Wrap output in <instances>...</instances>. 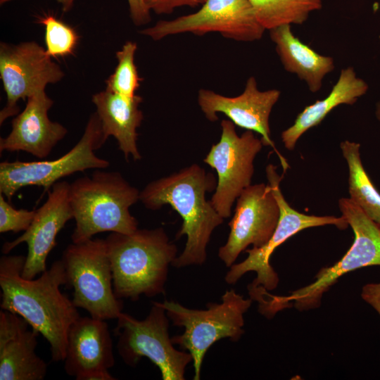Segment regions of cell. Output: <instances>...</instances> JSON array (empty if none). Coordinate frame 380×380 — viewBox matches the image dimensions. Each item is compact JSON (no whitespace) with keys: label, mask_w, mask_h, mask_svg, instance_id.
Instances as JSON below:
<instances>
[{"label":"cell","mask_w":380,"mask_h":380,"mask_svg":"<svg viewBox=\"0 0 380 380\" xmlns=\"http://www.w3.org/2000/svg\"><path fill=\"white\" fill-rule=\"evenodd\" d=\"M338 205L355 236L349 250L334 265L321 269L313 282L287 296L263 291L257 301L262 315L271 318L278 311L292 305L300 311L317 308L323 294L342 276L361 267L380 265V229L377 224L350 198H341Z\"/></svg>","instance_id":"5b68a950"},{"label":"cell","mask_w":380,"mask_h":380,"mask_svg":"<svg viewBox=\"0 0 380 380\" xmlns=\"http://www.w3.org/2000/svg\"><path fill=\"white\" fill-rule=\"evenodd\" d=\"M64 369L76 380H115L113 341L106 320L80 317L70 326Z\"/></svg>","instance_id":"e0dca14e"},{"label":"cell","mask_w":380,"mask_h":380,"mask_svg":"<svg viewBox=\"0 0 380 380\" xmlns=\"http://www.w3.org/2000/svg\"><path fill=\"white\" fill-rule=\"evenodd\" d=\"M70 183L61 181L55 183L48 192L43 205L36 210L30 227L12 241L5 242L1 248L8 254L22 243L28 248L22 276L26 279H34L46 269V259L56 246V236L68 221L73 219L69 200Z\"/></svg>","instance_id":"2e32d148"},{"label":"cell","mask_w":380,"mask_h":380,"mask_svg":"<svg viewBox=\"0 0 380 380\" xmlns=\"http://www.w3.org/2000/svg\"><path fill=\"white\" fill-rule=\"evenodd\" d=\"M376 118L380 120V102L376 105Z\"/></svg>","instance_id":"1f68e13d"},{"label":"cell","mask_w":380,"mask_h":380,"mask_svg":"<svg viewBox=\"0 0 380 380\" xmlns=\"http://www.w3.org/2000/svg\"><path fill=\"white\" fill-rule=\"evenodd\" d=\"M142 101L139 95L127 97L106 89L92 96L104 137L108 139L112 136L117 140L127 162L130 156L134 160L141 158L137 144V129L144 119L139 109Z\"/></svg>","instance_id":"ffe728a7"},{"label":"cell","mask_w":380,"mask_h":380,"mask_svg":"<svg viewBox=\"0 0 380 380\" xmlns=\"http://www.w3.org/2000/svg\"><path fill=\"white\" fill-rule=\"evenodd\" d=\"M137 49L135 42H126L122 49L116 52L118 65L106 82V89L127 97L136 95L141 82L134 63Z\"/></svg>","instance_id":"d4e9b609"},{"label":"cell","mask_w":380,"mask_h":380,"mask_svg":"<svg viewBox=\"0 0 380 380\" xmlns=\"http://www.w3.org/2000/svg\"><path fill=\"white\" fill-rule=\"evenodd\" d=\"M140 191L119 172L96 170L70 184L69 200L75 221L72 243L84 242L101 232L131 234L138 220L129 208Z\"/></svg>","instance_id":"277c9868"},{"label":"cell","mask_w":380,"mask_h":380,"mask_svg":"<svg viewBox=\"0 0 380 380\" xmlns=\"http://www.w3.org/2000/svg\"><path fill=\"white\" fill-rule=\"evenodd\" d=\"M268 184L278 202L280 216L277 226L269 241L260 248L246 249L248 257L242 262L233 264L225 275L229 284H234L248 272H255L256 278L248 286V290L262 288L272 291L277 288L279 277L271 266L270 260L274 250L291 236L310 227L334 225L345 229L348 223L343 216H316L301 213L292 208L285 200L279 184L282 177L277 172V167L269 164L266 167Z\"/></svg>","instance_id":"30bf717a"},{"label":"cell","mask_w":380,"mask_h":380,"mask_svg":"<svg viewBox=\"0 0 380 380\" xmlns=\"http://www.w3.org/2000/svg\"><path fill=\"white\" fill-rule=\"evenodd\" d=\"M152 303L143 320L124 312L117 318L115 334L118 336V354L130 367H135L144 357L148 358L158 367L163 380H184L186 367L193 362L192 356L174 347L166 311L158 302Z\"/></svg>","instance_id":"9c48e42d"},{"label":"cell","mask_w":380,"mask_h":380,"mask_svg":"<svg viewBox=\"0 0 380 380\" xmlns=\"http://www.w3.org/2000/svg\"><path fill=\"white\" fill-rule=\"evenodd\" d=\"M11 0H0V4H4ZM56 1L61 4L63 12L69 11L73 6L75 0H56Z\"/></svg>","instance_id":"4dcf8cb0"},{"label":"cell","mask_w":380,"mask_h":380,"mask_svg":"<svg viewBox=\"0 0 380 380\" xmlns=\"http://www.w3.org/2000/svg\"><path fill=\"white\" fill-rule=\"evenodd\" d=\"M25 259L1 257V308L24 318L49 342L52 360L63 361L69 329L80 317L72 300L60 290L68 283L63 262L56 260L37 279H26L22 276Z\"/></svg>","instance_id":"6da1fadb"},{"label":"cell","mask_w":380,"mask_h":380,"mask_svg":"<svg viewBox=\"0 0 380 380\" xmlns=\"http://www.w3.org/2000/svg\"><path fill=\"white\" fill-rule=\"evenodd\" d=\"M368 88L367 82L357 77L352 67L342 69L328 96L306 106L297 115L293 124L281 132L285 148L292 151L299 138L310 128L319 125L334 108L341 104H354L367 93Z\"/></svg>","instance_id":"44dd1931"},{"label":"cell","mask_w":380,"mask_h":380,"mask_svg":"<svg viewBox=\"0 0 380 380\" xmlns=\"http://www.w3.org/2000/svg\"><path fill=\"white\" fill-rule=\"evenodd\" d=\"M265 30L282 25L303 24L310 13L322 8V0H248Z\"/></svg>","instance_id":"cb8c5ba5"},{"label":"cell","mask_w":380,"mask_h":380,"mask_svg":"<svg viewBox=\"0 0 380 380\" xmlns=\"http://www.w3.org/2000/svg\"><path fill=\"white\" fill-rule=\"evenodd\" d=\"M280 216L278 202L267 184H251L236 199L234 215L228 223L230 232L218 257L230 267L250 245L264 246L274 233Z\"/></svg>","instance_id":"5bb4252c"},{"label":"cell","mask_w":380,"mask_h":380,"mask_svg":"<svg viewBox=\"0 0 380 380\" xmlns=\"http://www.w3.org/2000/svg\"><path fill=\"white\" fill-rule=\"evenodd\" d=\"M37 23L44 26L46 51L51 57L74 53L80 36L73 27L50 14L38 16Z\"/></svg>","instance_id":"484cf974"},{"label":"cell","mask_w":380,"mask_h":380,"mask_svg":"<svg viewBox=\"0 0 380 380\" xmlns=\"http://www.w3.org/2000/svg\"><path fill=\"white\" fill-rule=\"evenodd\" d=\"M361 297L378 312L380 317V283L365 285L362 289Z\"/></svg>","instance_id":"f546056e"},{"label":"cell","mask_w":380,"mask_h":380,"mask_svg":"<svg viewBox=\"0 0 380 380\" xmlns=\"http://www.w3.org/2000/svg\"><path fill=\"white\" fill-rule=\"evenodd\" d=\"M130 17L135 25L139 26L148 23L151 20L150 10L144 0H127Z\"/></svg>","instance_id":"f1b7e54d"},{"label":"cell","mask_w":380,"mask_h":380,"mask_svg":"<svg viewBox=\"0 0 380 380\" xmlns=\"http://www.w3.org/2000/svg\"><path fill=\"white\" fill-rule=\"evenodd\" d=\"M53 101L41 90L27 99L24 110L12 120V129L0 139V151H25L38 158H46L67 134V129L51 121L48 112Z\"/></svg>","instance_id":"ac0fdd59"},{"label":"cell","mask_w":380,"mask_h":380,"mask_svg":"<svg viewBox=\"0 0 380 380\" xmlns=\"http://www.w3.org/2000/svg\"><path fill=\"white\" fill-rule=\"evenodd\" d=\"M221 300L208 303L205 310L187 308L174 301L159 303L174 325L184 327V333L173 336L172 341L191 355L194 380L200 379L203 357L212 345L226 338L236 341L244 334L243 315L253 300L234 289L226 291Z\"/></svg>","instance_id":"8992f818"},{"label":"cell","mask_w":380,"mask_h":380,"mask_svg":"<svg viewBox=\"0 0 380 380\" xmlns=\"http://www.w3.org/2000/svg\"><path fill=\"white\" fill-rule=\"evenodd\" d=\"M106 140L101 120L95 112L89 117L79 141L60 158L53 160L1 162L0 194L10 201L23 187L42 186L49 191L61 179L77 172L107 168L110 162L95 153Z\"/></svg>","instance_id":"ba28073f"},{"label":"cell","mask_w":380,"mask_h":380,"mask_svg":"<svg viewBox=\"0 0 380 380\" xmlns=\"http://www.w3.org/2000/svg\"><path fill=\"white\" fill-rule=\"evenodd\" d=\"M216 186L213 174L194 163L151 182L140 191L139 201L146 208L156 210L169 205L182 219L176 239L186 235V243L172 266L201 265L206 260L211 234L224 222L210 201L205 199V194L215 189Z\"/></svg>","instance_id":"7a4b0ae2"},{"label":"cell","mask_w":380,"mask_h":380,"mask_svg":"<svg viewBox=\"0 0 380 380\" xmlns=\"http://www.w3.org/2000/svg\"><path fill=\"white\" fill-rule=\"evenodd\" d=\"M105 240L118 298L137 301L142 295L151 298L164 293L177 248L163 227L111 232Z\"/></svg>","instance_id":"3957f363"},{"label":"cell","mask_w":380,"mask_h":380,"mask_svg":"<svg viewBox=\"0 0 380 380\" xmlns=\"http://www.w3.org/2000/svg\"><path fill=\"white\" fill-rule=\"evenodd\" d=\"M340 147L348 167L349 198L377 224L380 222V194L364 169L360 145L346 140Z\"/></svg>","instance_id":"603a6c76"},{"label":"cell","mask_w":380,"mask_h":380,"mask_svg":"<svg viewBox=\"0 0 380 380\" xmlns=\"http://www.w3.org/2000/svg\"><path fill=\"white\" fill-rule=\"evenodd\" d=\"M146 6L158 15L170 14L176 8L187 6L196 7L206 0H144Z\"/></svg>","instance_id":"83f0119b"},{"label":"cell","mask_w":380,"mask_h":380,"mask_svg":"<svg viewBox=\"0 0 380 380\" xmlns=\"http://www.w3.org/2000/svg\"><path fill=\"white\" fill-rule=\"evenodd\" d=\"M265 30L248 0H206L194 13L159 20L139 32L153 40L186 32L199 36L219 32L232 40L253 42L260 39Z\"/></svg>","instance_id":"7c38bea8"},{"label":"cell","mask_w":380,"mask_h":380,"mask_svg":"<svg viewBox=\"0 0 380 380\" xmlns=\"http://www.w3.org/2000/svg\"><path fill=\"white\" fill-rule=\"evenodd\" d=\"M20 315L0 311V380H42L47 364L35 353L39 333Z\"/></svg>","instance_id":"d6986e66"},{"label":"cell","mask_w":380,"mask_h":380,"mask_svg":"<svg viewBox=\"0 0 380 380\" xmlns=\"http://www.w3.org/2000/svg\"><path fill=\"white\" fill-rule=\"evenodd\" d=\"M291 25L270 30V37L284 69L304 80L310 91H318L326 75L334 69V59L319 54L301 42L291 31Z\"/></svg>","instance_id":"7402d4cb"},{"label":"cell","mask_w":380,"mask_h":380,"mask_svg":"<svg viewBox=\"0 0 380 380\" xmlns=\"http://www.w3.org/2000/svg\"><path fill=\"white\" fill-rule=\"evenodd\" d=\"M220 125V139L211 146L203 161L217 174L210 202L225 219L231 216L233 204L243 190L251 184L254 160L263 144L253 131L246 130L239 136L229 120H222Z\"/></svg>","instance_id":"8fae6325"},{"label":"cell","mask_w":380,"mask_h":380,"mask_svg":"<svg viewBox=\"0 0 380 380\" xmlns=\"http://www.w3.org/2000/svg\"><path fill=\"white\" fill-rule=\"evenodd\" d=\"M36 210L15 209L0 194V233L26 231L32 224Z\"/></svg>","instance_id":"4316f807"},{"label":"cell","mask_w":380,"mask_h":380,"mask_svg":"<svg viewBox=\"0 0 380 380\" xmlns=\"http://www.w3.org/2000/svg\"><path fill=\"white\" fill-rule=\"evenodd\" d=\"M280 94V91L275 89L259 90L256 80L252 76L247 80L243 91L234 97L201 89L198 103L206 119L210 122L218 120L217 113H223L235 125L260 134L263 146H270L274 150L285 172L289 165L271 139L269 121L272 109Z\"/></svg>","instance_id":"9a60e30c"},{"label":"cell","mask_w":380,"mask_h":380,"mask_svg":"<svg viewBox=\"0 0 380 380\" xmlns=\"http://www.w3.org/2000/svg\"><path fill=\"white\" fill-rule=\"evenodd\" d=\"M63 77L61 67L37 42L17 45L1 42L0 77L7 101L0 111V125L19 113V100H25L34 93L44 90L47 84L56 83Z\"/></svg>","instance_id":"4fadbf2b"},{"label":"cell","mask_w":380,"mask_h":380,"mask_svg":"<svg viewBox=\"0 0 380 380\" xmlns=\"http://www.w3.org/2000/svg\"><path fill=\"white\" fill-rule=\"evenodd\" d=\"M61 260L68 285L74 290V305L96 319H117L122 312L123 301L114 293L106 240L92 238L72 243L63 251Z\"/></svg>","instance_id":"52a82bcc"},{"label":"cell","mask_w":380,"mask_h":380,"mask_svg":"<svg viewBox=\"0 0 380 380\" xmlns=\"http://www.w3.org/2000/svg\"><path fill=\"white\" fill-rule=\"evenodd\" d=\"M377 225H378L379 228L380 229V222L379 223H377Z\"/></svg>","instance_id":"d6a6232c"}]
</instances>
